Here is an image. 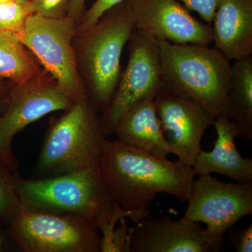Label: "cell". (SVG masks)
I'll list each match as a JSON object with an SVG mask.
<instances>
[{
    "instance_id": "6da1fadb",
    "label": "cell",
    "mask_w": 252,
    "mask_h": 252,
    "mask_svg": "<svg viewBox=\"0 0 252 252\" xmlns=\"http://www.w3.org/2000/svg\"><path fill=\"white\" fill-rule=\"evenodd\" d=\"M99 161L106 188L135 223L149 216L157 194L187 202L196 175L193 167L179 160L156 157L119 140H104Z\"/></svg>"
},
{
    "instance_id": "7a4b0ae2",
    "label": "cell",
    "mask_w": 252,
    "mask_h": 252,
    "mask_svg": "<svg viewBox=\"0 0 252 252\" xmlns=\"http://www.w3.org/2000/svg\"><path fill=\"white\" fill-rule=\"evenodd\" d=\"M99 159L81 170L49 178L25 179L18 175L21 207L80 215L102 233V239L109 240L118 222L127 215L106 188Z\"/></svg>"
},
{
    "instance_id": "3957f363",
    "label": "cell",
    "mask_w": 252,
    "mask_h": 252,
    "mask_svg": "<svg viewBox=\"0 0 252 252\" xmlns=\"http://www.w3.org/2000/svg\"><path fill=\"white\" fill-rule=\"evenodd\" d=\"M162 88L197 101L215 118L226 117L232 64L209 46L157 41Z\"/></svg>"
},
{
    "instance_id": "277c9868",
    "label": "cell",
    "mask_w": 252,
    "mask_h": 252,
    "mask_svg": "<svg viewBox=\"0 0 252 252\" xmlns=\"http://www.w3.org/2000/svg\"><path fill=\"white\" fill-rule=\"evenodd\" d=\"M100 118L89 97L74 102L51 121L34 178H49L81 170L98 160L104 140Z\"/></svg>"
},
{
    "instance_id": "5b68a950",
    "label": "cell",
    "mask_w": 252,
    "mask_h": 252,
    "mask_svg": "<svg viewBox=\"0 0 252 252\" xmlns=\"http://www.w3.org/2000/svg\"><path fill=\"white\" fill-rule=\"evenodd\" d=\"M135 31L126 1L107 11L94 27L81 33V61L89 99L103 113L117 90L123 51Z\"/></svg>"
},
{
    "instance_id": "8992f818",
    "label": "cell",
    "mask_w": 252,
    "mask_h": 252,
    "mask_svg": "<svg viewBox=\"0 0 252 252\" xmlns=\"http://www.w3.org/2000/svg\"><path fill=\"white\" fill-rule=\"evenodd\" d=\"M9 234L24 252H100L99 230L76 214L32 211L21 207Z\"/></svg>"
},
{
    "instance_id": "52a82bcc",
    "label": "cell",
    "mask_w": 252,
    "mask_h": 252,
    "mask_svg": "<svg viewBox=\"0 0 252 252\" xmlns=\"http://www.w3.org/2000/svg\"><path fill=\"white\" fill-rule=\"evenodd\" d=\"M75 23L68 16L50 18L32 14L17 33L28 51L74 102L87 97L78 73L72 46L77 32Z\"/></svg>"
},
{
    "instance_id": "ba28073f",
    "label": "cell",
    "mask_w": 252,
    "mask_h": 252,
    "mask_svg": "<svg viewBox=\"0 0 252 252\" xmlns=\"http://www.w3.org/2000/svg\"><path fill=\"white\" fill-rule=\"evenodd\" d=\"M187 202L183 217L206 224L207 236L223 248L226 232L252 214V182L225 183L210 175H199Z\"/></svg>"
},
{
    "instance_id": "9c48e42d",
    "label": "cell",
    "mask_w": 252,
    "mask_h": 252,
    "mask_svg": "<svg viewBox=\"0 0 252 252\" xmlns=\"http://www.w3.org/2000/svg\"><path fill=\"white\" fill-rule=\"evenodd\" d=\"M129 42V59L112 100L100 118L104 137L115 132L122 116L137 102L155 97L162 89L158 42L135 31Z\"/></svg>"
},
{
    "instance_id": "30bf717a",
    "label": "cell",
    "mask_w": 252,
    "mask_h": 252,
    "mask_svg": "<svg viewBox=\"0 0 252 252\" xmlns=\"http://www.w3.org/2000/svg\"><path fill=\"white\" fill-rule=\"evenodd\" d=\"M74 104L55 81H44L38 76L26 84H14L0 115V160L18 175V162L12 150L15 136L50 113L66 112Z\"/></svg>"
},
{
    "instance_id": "8fae6325",
    "label": "cell",
    "mask_w": 252,
    "mask_h": 252,
    "mask_svg": "<svg viewBox=\"0 0 252 252\" xmlns=\"http://www.w3.org/2000/svg\"><path fill=\"white\" fill-rule=\"evenodd\" d=\"M135 31L157 41L210 46L213 33L177 0H126Z\"/></svg>"
},
{
    "instance_id": "7c38bea8",
    "label": "cell",
    "mask_w": 252,
    "mask_h": 252,
    "mask_svg": "<svg viewBox=\"0 0 252 252\" xmlns=\"http://www.w3.org/2000/svg\"><path fill=\"white\" fill-rule=\"evenodd\" d=\"M154 101L162 129L173 147L177 160L193 166L202 150L203 136L213 126L215 118L197 101L163 88Z\"/></svg>"
},
{
    "instance_id": "4fadbf2b",
    "label": "cell",
    "mask_w": 252,
    "mask_h": 252,
    "mask_svg": "<svg viewBox=\"0 0 252 252\" xmlns=\"http://www.w3.org/2000/svg\"><path fill=\"white\" fill-rule=\"evenodd\" d=\"M133 227L131 252H212L222 250L198 222L149 216Z\"/></svg>"
},
{
    "instance_id": "5bb4252c",
    "label": "cell",
    "mask_w": 252,
    "mask_h": 252,
    "mask_svg": "<svg viewBox=\"0 0 252 252\" xmlns=\"http://www.w3.org/2000/svg\"><path fill=\"white\" fill-rule=\"evenodd\" d=\"M213 126L217 134L214 148L200 151L192 166L195 175L217 173L238 183L252 182V158L242 157L235 146V139L242 138L238 126L223 116L215 118Z\"/></svg>"
},
{
    "instance_id": "9a60e30c",
    "label": "cell",
    "mask_w": 252,
    "mask_h": 252,
    "mask_svg": "<svg viewBox=\"0 0 252 252\" xmlns=\"http://www.w3.org/2000/svg\"><path fill=\"white\" fill-rule=\"evenodd\" d=\"M212 22L214 48L230 62L252 56V0H220Z\"/></svg>"
},
{
    "instance_id": "2e32d148",
    "label": "cell",
    "mask_w": 252,
    "mask_h": 252,
    "mask_svg": "<svg viewBox=\"0 0 252 252\" xmlns=\"http://www.w3.org/2000/svg\"><path fill=\"white\" fill-rule=\"evenodd\" d=\"M114 133L121 142L156 157L166 158L170 154L175 155L158 116L154 97L130 107L121 118Z\"/></svg>"
},
{
    "instance_id": "e0dca14e",
    "label": "cell",
    "mask_w": 252,
    "mask_h": 252,
    "mask_svg": "<svg viewBox=\"0 0 252 252\" xmlns=\"http://www.w3.org/2000/svg\"><path fill=\"white\" fill-rule=\"evenodd\" d=\"M226 118L238 126L242 139L252 140V56L232 64Z\"/></svg>"
},
{
    "instance_id": "ac0fdd59",
    "label": "cell",
    "mask_w": 252,
    "mask_h": 252,
    "mask_svg": "<svg viewBox=\"0 0 252 252\" xmlns=\"http://www.w3.org/2000/svg\"><path fill=\"white\" fill-rule=\"evenodd\" d=\"M39 74L35 61L17 33L0 31V81L26 84Z\"/></svg>"
},
{
    "instance_id": "d6986e66",
    "label": "cell",
    "mask_w": 252,
    "mask_h": 252,
    "mask_svg": "<svg viewBox=\"0 0 252 252\" xmlns=\"http://www.w3.org/2000/svg\"><path fill=\"white\" fill-rule=\"evenodd\" d=\"M0 160V219L11 221L21 210L16 190V176Z\"/></svg>"
},
{
    "instance_id": "ffe728a7",
    "label": "cell",
    "mask_w": 252,
    "mask_h": 252,
    "mask_svg": "<svg viewBox=\"0 0 252 252\" xmlns=\"http://www.w3.org/2000/svg\"><path fill=\"white\" fill-rule=\"evenodd\" d=\"M31 14L30 0H9L0 3V31L19 32Z\"/></svg>"
},
{
    "instance_id": "44dd1931",
    "label": "cell",
    "mask_w": 252,
    "mask_h": 252,
    "mask_svg": "<svg viewBox=\"0 0 252 252\" xmlns=\"http://www.w3.org/2000/svg\"><path fill=\"white\" fill-rule=\"evenodd\" d=\"M32 14L50 18L65 17L70 0H30Z\"/></svg>"
},
{
    "instance_id": "7402d4cb",
    "label": "cell",
    "mask_w": 252,
    "mask_h": 252,
    "mask_svg": "<svg viewBox=\"0 0 252 252\" xmlns=\"http://www.w3.org/2000/svg\"><path fill=\"white\" fill-rule=\"evenodd\" d=\"M126 0H96L90 9L84 13L81 18V25L79 28L81 33L85 32L94 27L100 18L107 11Z\"/></svg>"
},
{
    "instance_id": "603a6c76",
    "label": "cell",
    "mask_w": 252,
    "mask_h": 252,
    "mask_svg": "<svg viewBox=\"0 0 252 252\" xmlns=\"http://www.w3.org/2000/svg\"><path fill=\"white\" fill-rule=\"evenodd\" d=\"M121 225L113 233L109 252H131L130 238L132 228H129L126 218L120 220Z\"/></svg>"
},
{
    "instance_id": "cb8c5ba5",
    "label": "cell",
    "mask_w": 252,
    "mask_h": 252,
    "mask_svg": "<svg viewBox=\"0 0 252 252\" xmlns=\"http://www.w3.org/2000/svg\"><path fill=\"white\" fill-rule=\"evenodd\" d=\"M187 9L195 11L204 21L212 23L220 0H180Z\"/></svg>"
},
{
    "instance_id": "d4e9b609",
    "label": "cell",
    "mask_w": 252,
    "mask_h": 252,
    "mask_svg": "<svg viewBox=\"0 0 252 252\" xmlns=\"http://www.w3.org/2000/svg\"><path fill=\"white\" fill-rule=\"evenodd\" d=\"M230 245L237 252H252V225L247 228L232 230Z\"/></svg>"
},
{
    "instance_id": "484cf974",
    "label": "cell",
    "mask_w": 252,
    "mask_h": 252,
    "mask_svg": "<svg viewBox=\"0 0 252 252\" xmlns=\"http://www.w3.org/2000/svg\"><path fill=\"white\" fill-rule=\"evenodd\" d=\"M86 0H70L68 6L67 16L75 22L79 21L85 13Z\"/></svg>"
},
{
    "instance_id": "4316f807",
    "label": "cell",
    "mask_w": 252,
    "mask_h": 252,
    "mask_svg": "<svg viewBox=\"0 0 252 252\" xmlns=\"http://www.w3.org/2000/svg\"><path fill=\"white\" fill-rule=\"evenodd\" d=\"M14 85V83L10 81H0V115L6 109Z\"/></svg>"
},
{
    "instance_id": "83f0119b",
    "label": "cell",
    "mask_w": 252,
    "mask_h": 252,
    "mask_svg": "<svg viewBox=\"0 0 252 252\" xmlns=\"http://www.w3.org/2000/svg\"><path fill=\"white\" fill-rule=\"evenodd\" d=\"M3 240L1 238V235L0 234V251H1V248H2Z\"/></svg>"
},
{
    "instance_id": "f1b7e54d",
    "label": "cell",
    "mask_w": 252,
    "mask_h": 252,
    "mask_svg": "<svg viewBox=\"0 0 252 252\" xmlns=\"http://www.w3.org/2000/svg\"><path fill=\"white\" fill-rule=\"evenodd\" d=\"M9 1V0H0V3L4 2V1Z\"/></svg>"
}]
</instances>
